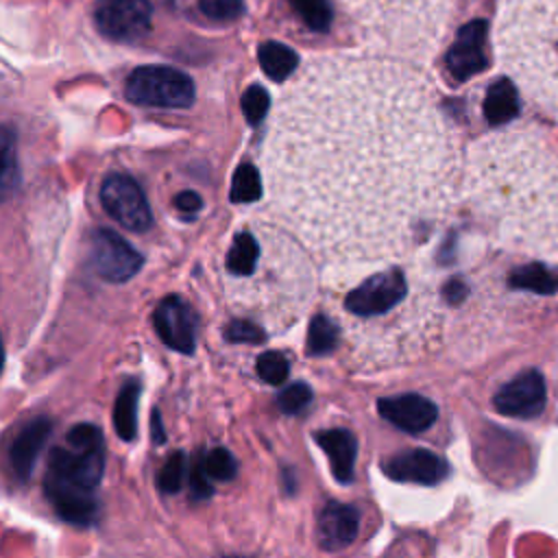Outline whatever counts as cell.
<instances>
[{
    "label": "cell",
    "mask_w": 558,
    "mask_h": 558,
    "mask_svg": "<svg viewBox=\"0 0 558 558\" xmlns=\"http://www.w3.org/2000/svg\"><path fill=\"white\" fill-rule=\"evenodd\" d=\"M105 471L102 432L92 423L70 427L48 460L44 490L54 512L72 525H94L100 517L96 486Z\"/></svg>",
    "instance_id": "cell-1"
},
{
    "label": "cell",
    "mask_w": 558,
    "mask_h": 558,
    "mask_svg": "<svg viewBox=\"0 0 558 558\" xmlns=\"http://www.w3.org/2000/svg\"><path fill=\"white\" fill-rule=\"evenodd\" d=\"M126 96L137 105L183 109L194 102L192 78L168 65H142L126 81Z\"/></svg>",
    "instance_id": "cell-2"
},
{
    "label": "cell",
    "mask_w": 558,
    "mask_h": 558,
    "mask_svg": "<svg viewBox=\"0 0 558 558\" xmlns=\"http://www.w3.org/2000/svg\"><path fill=\"white\" fill-rule=\"evenodd\" d=\"M100 201L107 214L131 231H146L153 225L144 192L126 174H109L100 187Z\"/></svg>",
    "instance_id": "cell-3"
},
{
    "label": "cell",
    "mask_w": 558,
    "mask_h": 558,
    "mask_svg": "<svg viewBox=\"0 0 558 558\" xmlns=\"http://www.w3.org/2000/svg\"><path fill=\"white\" fill-rule=\"evenodd\" d=\"M94 17L102 35L116 41H135L150 31L153 4L148 0H100Z\"/></svg>",
    "instance_id": "cell-4"
},
{
    "label": "cell",
    "mask_w": 558,
    "mask_h": 558,
    "mask_svg": "<svg viewBox=\"0 0 558 558\" xmlns=\"http://www.w3.org/2000/svg\"><path fill=\"white\" fill-rule=\"evenodd\" d=\"M142 255L116 231L96 229L92 235V266L113 283L131 279L142 268Z\"/></svg>",
    "instance_id": "cell-5"
},
{
    "label": "cell",
    "mask_w": 558,
    "mask_h": 558,
    "mask_svg": "<svg viewBox=\"0 0 558 558\" xmlns=\"http://www.w3.org/2000/svg\"><path fill=\"white\" fill-rule=\"evenodd\" d=\"M547 401L545 379L538 371H523L508 384H504L495 397L493 405L499 414L514 418H534L543 412Z\"/></svg>",
    "instance_id": "cell-6"
},
{
    "label": "cell",
    "mask_w": 558,
    "mask_h": 558,
    "mask_svg": "<svg viewBox=\"0 0 558 558\" xmlns=\"http://www.w3.org/2000/svg\"><path fill=\"white\" fill-rule=\"evenodd\" d=\"M405 294V279L401 270H386L373 275L353 292L347 294L344 305L357 316H377L392 310Z\"/></svg>",
    "instance_id": "cell-7"
},
{
    "label": "cell",
    "mask_w": 558,
    "mask_h": 558,
    "mask_svg": "<svg viewBox=\"0 0 558 558\" xmlns=\"http://www.w3.org/2000/svg\"><path fill=\"white\" fill-rule=\"evenodd\" d=\"M381 473L395 482H412L423 486L440 484L447 473L449 464L442 456L429 449H408L381 462Z\"/></svg>",
    "instance_id": "cell-8"
},
{
    "label": "cell",
    "mask_w": 558,
    "mask_h": 558,
    "mask_svg": "<svg viewBox=\"0 0 558 558\" xmlns=\"http://www.w3.org/2000/svg\"><path fill=\"white\" fill-rule=\"evenodd\" d=\"M155 329L159 338L179 353H194L196 349V318L181 296H166L155 310Z\"/></svg>",
    "instance_id": "cell-9"
},
{
    "label": "cell",
    "mask_w": 558,
    "mask_h": 558,
    "mask_svg": "<svg viewBox=\"0 0 558 558\" xmlns=\"http://www.w3.org/2000/svg\"><path fill=\"white\" fill-rule=\"evenodd\" d=\"M377 412L381 418L408 434H421L429 429L438 418L436 403L416 392L381 397L377 401Z\"/></svg>",
    "instance_id": "cell-10"
},
{
    "label": "cell",
    "mask_w": 558,
    "mask_h": 558,
    "mask_svg": "<svg viewBox=\"0 0 558 558\" xmlns=\"http://www.w3.org/2000/svg\"><path fill=\"white\" fill-rule=\"evenodd\" d=\"M486 22L484 20H473L464 24L458 31L456 44L447 52V70L458 78L464 81L477 72H482L488 61H486Z\"/></svg>",
    "instance_id": "cell-11"
},
{
    "label": "cell",
    "mask_w": 558,
    "mask_h": 558,
    "mask_svg": "<svg viewBox=\"0 0 558 558\" xmlns=\"http://www.w3.org/2000/svg\"><path fill=\"white\" fill-rule=\"evenodd\" d=\"M360 532V512L353 506L329 501L316 519V541L327 551L349 547Z\"/></svg>",
    "instance_id": "cell-12"
},
{
    "label": "cell",
    "mask_w": 558,
    "mask_h": 558,
    "mask_svg": "<svg viewBox=\"0 0 558 558\" xmlns=\"http://www.w3.org/2000/svg\"><path fill=\"white\" fill-rule=\"evenodd\" d=\"M50 432H52V423L46 416H37L33 421H28L17 432V436L13 438L11 449H9L11 469L17 480L26 482L31 477V471H33Z\"/></svg>",
    "instance_id": "cell-13"
},
{
    "label": "cell",
    "mask_w": 558,
    "mask_h": 558,
    "mask_svg": "<svg viewBox=\"0 0 558 558\" xmlns=\"http://www.w3.org/2000/svg\"><path fill=\"white\" fill-rule=\"evenodd\" d=\"M314 440L327 453L333 477L340 484H351L353 471H355V456H357L355 436L344 427H333V429H318L314 434Z\"/></svg>",
    "instance_id": "cell-14"
},
{
    "label": "cell",
    "mask_w": 558,
    "mask_h": 558,
    "mask_svg": "<svg viewBox=\"0 0 558 558\" xmlns=\"http://www.w3.org/2000/svg\"><path fill=\"white\" fill-rule=\"evenodd\" d=\"M519 113V96L514 85L508 78H499L493 83L484 98V116L486 120L497 126L510 122Z\"/></svg>",
    "instance_id": "cell-15"
},
{
    "label": "cell",
    "mask_w": 558,
    "mask_h": 558,
    "mask_svg": "<svg viewBox=\"0 0 558 558\" xmlns=\"http://www.w3.org/2000/svg\"><path fill=\"white\" fill-rule=\"evenodd\" d=\"M137 399H140L137 381H126L116 397L113 427L122 440H133L137 434Z\"/></svg>",
    "instance_id": "cell-16"
},
{
    "label": "cell",
    "mask_w": 558,
    "mask_h": 558,
    "mask_svg": "<svg viewBox=\"0 0 558 558\" xmlns=\"http://www.w3.org/2000/svg\"><path fill=\"white\" fill-rule=\"evenodd\" d=\"M259 57V65L266 72V76H270L272 81H283L288 78L294 68H296V54L292 48H288L286 44L279 41H266L259 46L257 50Z\"/></svg>",
    "instance_id": "cell-17"
},
{
    "label": "cell",
    "mask_w": 558,
    "mask_h": 558,
    "mask_svg": "<svg viewBox=\"0 0 558 558\" xmlns=\"http://www.w3.org/2000/svg\"><path fill=\"white\" fill-rule=\"evenodd\" d=\"M508 283L514 290H527V292H536V294H554L558 290V275L547 270V266H543V264H525L510 275Z\"/></svg>",
    "instance_id": "cell-18"
},
{
    "label": "cell",
    "mask_w": 558,
    "mask_h": 558,
    "mask_svg": "<svg viewBox=\"0 0 558 558\" xmlns=\"http://www.w3.org/2000/svg\"><path fill=\"white\" fill-rule=\"evenodd\" d=\"M338 344V327L325 314H316L307 329V355H327Z\"/></svg>",
    "instance_id": "cell-19"
},
{
    "label": "cell",
    "mask_w": 558,
    "mask_h": 558,
    "mask_svg": "<svg viewBox=\"0 0 558 558\" xmlns=\"http://www.w3.org/2000/svg\"><path fill=\"white\" fill-rule=\"evenodd\" d=\"M257 257H259V246L255 238L251 233H238L227 255V268L233 275H248L253 272Z\"/></svg>",
    "instance_id": "cell-20"
},
{
    "label": "cell",
    "mask_w": 558,
    "mask_h": 558,
    "mask_svg": "<svg viewBox=\"0 0 558 558\" xmlns=\"http://www.w3.org/2000/svg\"><path fill=\"white\" fill-rule=\"evenodd\" d=\"M262 196L259 172L251 163L238 166L231 183V201L233 203H253Z\"/></svg>",
    "instance_id": "cell-21"
},
{
    "label": "cell",
    "mask_w": 558,
    "mask_h": 558,
    "mask_svg": "<svg viewBox=\"0 0 558 558\" xmlns=\"http://www.w3.org/2000/svg\"><path fill=\"white\" fill-rule=\"evenodd\" d=\"M294 13L318 33H325L331 24V7L327 0H288Z\"/></svg>",
    "instance_id": "cell-22"
},
{
    "label": "cell",
    "mask_w": 558,
    "mask_h": 558,
    "mask_svg": "<svg viewBox=\"0 0 558 558\" xmlns=\"http://www.w3.org/2000/svg\"><path fill=\"white\" fill-rule=\"evenodd\" d=\"M185 469H187L185 453H183V451H174V453L163 462V466L159 469V475H157V486H159V490L166 493V495L179 493L181 486H183V480H185Z\"/></svg>",
    "instance_id": "cell-23"
},
{
    "label": "cell",
    "mask_w": 558,
    "mask_h": 558,
    "mask_svg": "<svg viewBox=\"0 0 558 558\" xmlns=\"http://www.w3.org/2000/svg\"><path fill=\"white\" fill-rule=\"evenodd\" d=\"M203 466H205L207 475L211 480H218V482H229L238 473V460L233 458V453L229 449H222V447L211 449L203 458Z\"/></svg>",
    "instance_id": "cell-24"
},
{
    "label": "cell",
    "mask_w": 558,
    "mask_h": 558,
    "mask_svg": "<svg viewBox=\"0 0 558 558\" xmlns=\"http://www.w3.org/2000/svg\"><path fill=\"white\" fill-rule=\"evenodd\" d=\"M255 368H257V375H259L266 384H270V386L283 384V381L288 379V373H290V364H288L286 355L279 353V351H266V353H262V355L257 357Z\"/></svg>",
    "instance_id": "cell-25"
},
{
    "label": "cell",
    "mask_w": 558,
    "mask_h": 558,
    "mask_svg": "<svg viewBox=\"0 0 558 558\" xmlns=\"http://www.w3.org/2000/svg\"><path fill=\"white\" fill-rule=\"evenodd\" d=\"M312 401V388L303 381H296V384H290L286 386L279 397H277V405L281 412L286 414H296L301 412L303 408H307Z\"/></svg>",
    "instance_id": "cell-26"
},
{
    "label": "cell",
    "mask_w": 558,
    "mask_h": 558,
    "mask_svg": "<svg viewBox=\"0 0 558 558\" xmlns=\"http://www.w3.org/2000/svg\"><path fill=\"white\" fill-rule=\"evenodd\" d=\"M270 107V98L268 92L262 85H251L244 96H242V111L248 120V124H257L264 120V116L268 113Z\"/></svg>",
    "instance_id": "cell-27"
},
{
    "label": "cell",
    "mask_w": 558,
    "mask_h": 558,
    "mask_svg": "<svg viewBox=\"0 0 558 558\" xmlns=\"http://www.w3.org/2000/svg\"><path fill=\"white\" fill-rule=\"evenodd\" d=\"M198 7L203 11V15L214 22L238 20L244 11L242 0H198Z\"/></svg>",
    "instance_id": "cell-28"
},
{
    "label": "cell",
    "mask_w": 558,
    "mask_h": 558,
    "mask_svg": "<svg viewBox=\"0 0 558 558\" xmlns=\"http://www.w3.org/2000/svg\"><path fill=\"white\" fill-rule=\"evenodd\" d=\"M225 338H227L229 342L259 344V342H264L266 336H264V331H262L257 325H253V323H248V320H233V323L227 327Z\"/></svg>",
    "instance_id": "cell-29"
},
{
    "label": "cell",
    "mask_w": 558,
    "mask_h": 558,
    "mask_svg": "<svg viewBox=\"0 0 558 558\" xmlns=\"http://www.w3.org/2000/svg\"><path fill=\"white\" fill-rule=\"evenodd\" d=\"M211 477L207 475L205 466H203V458L194 460L192 464V475H190V490H192V499L194 501H203V499H209L211 497Z\"/></svg>",
    "instance_id": "cell-30"
},
{
    "label": "cell",
    "mask_w": 558,
    "mask_h": 558,
    "mask_svg": "<svg viewBox=\"0 0 558 558\" xmlns=\"http://www.w3.org/2000/svg\"><path fill=\"white\" fill-rule=\"evenodd\" d=\"M15 179H17V170L13 163V144H11V133L7 131L4 140H2V187H4V194H9V187L13 185Z\"/></svg>",
    "instance_id": "cell-31"
},
{
    "label": "cell",
    "mask_w": 558,
    "mask_h": 558,
    "mask_svg": "<svg viewBox=\"0 0 558 558\" xmlns=\"http://www.w3.org/2000/svg\"><path fill=\"white\" fill-rule=\"evenodd\" d=\"M174 205H177V209L183 211V214H196V211L203 207V201H201V196H198L196 192L183 190V192H179V194L174 196Z\"/></svg>",
    "instance_id": "cell-32"
},
{
    "label": "cell",
    "mask_w": 558,
    "mask_h": 558,
    "mask_svg": "<svg viewBox=\"0 0 558 558\" xmlns=\"http://www.w3.org/2000/svg\"><path fill=\"white\" fill-rule=\"evenodd\" d=\"M442 294L449 303H460L466 296V286L460 279H451V281H447Z\"/></svg>",
    "instance_id": "cell-33"
}]
</instances>
